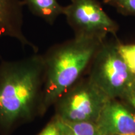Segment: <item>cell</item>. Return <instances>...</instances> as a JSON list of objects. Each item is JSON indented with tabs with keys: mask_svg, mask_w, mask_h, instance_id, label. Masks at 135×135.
<instances>
[{
	"mask_svg": "<svg viewBox=\"0 0 135 135\" xmlns=\"http://www.w3.org/2000/svg\"><path fill=\"white\" fill-rule=\"evenodd\" d=\"M45 78L43 56L38 53L0 62V135H11L41 117Z\"/></svg>",
	"mask_w": 135,
	"mask_h": 135,
	"instance_id": "1",
	"label": "cell"
},
{
	"mask_svg": "<svg viewBox=\"0 0 135 135\" xmlns=\"http://www.w3.org/2000/svg\"><path fill=\"white\" fill-rule=\"evenodd\" d=\"M110 99L89 78L79 80L56 101L55 116L68 122L96 123Z\"/></svg>",
	"mask_w": 135,
	"mask_h": 135,
	"instance_id": "3",
	"label": "cell"
},
{
	"mask_svg": "<svg viewBox=\"0 0 135 135\" xmlns=\"http://www.w3.org/2000/svg\"><path fill=\"white\" fill-rule=\"evenodd\" d=\"M24 6L22 0H0V36L15 39L22 46L38 53V47L23 32Z\"/></svg>",
	"mask_w": 135,
	"mask_h": 135,
	"instance_id": "7",
	"label": "cell"
},
{
	"mask_svg": "<svg viewBox=\"0 0 135 135\" xmlns=\"http://www.w3.org/2000/svg\"><path fill=\"white\" fill-rule=\"evenodd\" d=\"M99 135H135V113L110 99L96 121Z\"/></svg>",
	"mask_w": 135,
	"mask_h": 135,
	"instance_id": "6",
	"label": "cell"
},
{
	"mask_svg": "<svg viewBox=\"0 0 135 135\" xmlns=\"http://www.w3.org/2000/svg\"><path fill=\"white\" fill-rule=\"evenodd\" d=\"M30 12L53 25L60 15H63L64 6L58 0H22Z\"/></svg>",
	"mask_w": 135,
	"mask_h": 135,
	"instance_id": "8",
	"label": "cell"
},
{
	"mask_svg": "<svg viewBox=\"0 0 135 135\" xmlns=\"http://www.w3.org/2000/svg\"><path fill=\"white\" fill-rule=\"evenodd\" d=\"M123 16H135V0H103Z\"/></svg>",
	"mask_w": 135,
	"mask_h": 135,
	"instance_id": "11",
	"label": "cell"
},
{
	"mask_svg": "<svg viewBox=\"0 0 135 135\" xmlns=\"http://www.w3.org/2000/svg\"><path fill=\"white\" fill-rule=\"evenodd\" d=\"M89 78L111 99H124L135 81L115 43L102 44L93 59Z\"/></svg>",
	"mask_w": 135,
	"mask_h": 135,
	"instance_id": "4",
	"label": "cell"
},
{
	"mask_svg": "<svg viewBox=\"0 0 135 135\" xmlns=\"http://www.w3.org/2000/svg\"><path fill=\"white\" fill-rule=\"evenodd\" d=\"M104 40L77 38L54 45L43 55L45 67L41 116L80 80Z\"/></svg>",
	"mask_w": 135,
	"mask_h": 135,
	"instance_id": "2",
	"label": "cell"
},
{
	"mask_svg": "<svg viewBox=\"0 0 135 135\" xmlns=\"http://www.w3.org/2000/svg\"><path fill=\"white\" fill-rule=\"evenodd\" d=\"M37 135H61L57 118L54 116Z\"/></svg>",
	"mask_w": 135,
	"mask_h": 135,
	"instance_id": "12",
	"label": "cell"
},
{
	"mask_svg": "<svg viewBox=\"0 0 135 135\" xmlns=\"http://www.w3.org/2000/svg\"><path fill=\"white\" fill-rule=\"evenodd\" d=\"M116 45L118 53L129 70L135 75V44L124 45L118 41Z\"/></svg>",
	"mask_w": 135,
	"mask_h": 135,
	"instance_id": "10",
	"label": "cell"
},
{
	"mask_svg": "<svg viewBox=\"0 0 135 135\" xmlns=\"http://www.w3.org/2000/svg\"><path fill=\"white\" fill-rule=\"evenodd\" d=\"M56 118L61 135H99L95 123L68 122Z\"/></svg>",
	"mask_w": 135,
	"mask_h": 135,
	"instance_id": "9",
	"label": "cell"
},
{
	"mask_svg": "<svg viewBox=\"0 0 135 135\" xmlns=\"http://www.w3.org/2000/svg\"><path fill=\"white\" fill-rule=\"evenodd\" d=\"M124 99H126L129 105L135 109V81L128 90Z\"/></svg>",
	"mask_w": 135,
	"mask_h": 135,
	"instance_id": "13",
	"label": "cell"
},
{
	"mask_svg": "<svg viewBox=\"0 0 135 135\" xmlns=\"http://www.w3.org/2000/svg\"><path fill=\"white\" fill-rule=\"evenodd\" d=\"M63 15L77 38L104 40L108 34L116 35L119 28L98 0H71L64 6Z\"/></svg>",
	"mask_w": 135,
	"mask_h": 135,
	"instance_id": "5",
	"label": "cell"
}]
</instances>
